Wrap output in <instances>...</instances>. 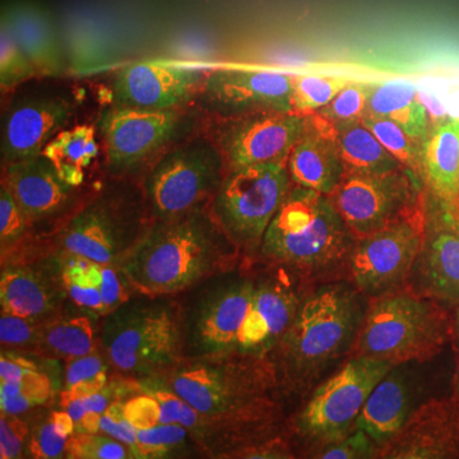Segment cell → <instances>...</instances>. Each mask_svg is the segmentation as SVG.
<instances>
[{
    "label": "cell",
    "mask_w": 459,
    "mask_h": 459,
    "mask_svg": "<svg viewBox=\"0 0 459 459\" xmlns=\"http://www.w3.org/2000/svg\"><path fill=\"white\" fill-rule=\"evenodd\" d=\"M240 255L210 204L153 221L119 267L135 294L174 296L232 271Z\"/></svg>",
    "instance_id": "6da1fadb"
},
{
    "label": "cell",
    "mask_w": 459,
    "mask_h": 459,
    "mask_svg": "<svg viewBox=\"0 0 459 459\" xmlns=\"http://www.w3.org/2000/svg\"><path fill=\"white\" fill-rule=\"evenodd\" d=\"M152 223L141 181L105 177L53 234L30 243L54 255L120 265Z\"/></svg>",
    "instance_id": "7a4b0ae2"
},
{
    "label": "cell",
    "mask_w": 459,
    "mask_h": 459,
    "mask_svg": "<svg viewBox=\"0 0 459 459\" xmlns=\"http://www.w3.org/2000/svg\"><path fill=\"white\" fill-rule=\"evenodd\" d=\"M99 351L108 368L126 379L152 380L184 360L180 296L133 295L102 316Z\"/></svg>",
    "instance_id": "3957f363"
},
{
    "label": "cell",
    "mask_w": 459,
    "mask_h": 459,
    "mask_svg": "<svg viewBox=\"0 0 459 459\" xmlns=\"http://www.w3.org/2000/svg\"><path fill=\"white\" fill-rule=\"evenodd\" d=\"M234 353L184 359L170 373L151 380L198 411L197 425L190 431L255 420L264 411L273 371Z\"/></svg>",
    "instance_id": "277c9868"
},
{
    "label": "cell",
    "mask_w": 459,
    "mask_h": 459,
    "mask_svg": "<svg viewBox=\"0 0 459 459\" xmlns=\"http://www.w3.org/2000/svg\"><path fill=\"white\" fill-rule=\"evenodd\" d=\"M355 241L328 195L295 186L268 226L259 253L273 264L313 274L347 263Z\"/></svg>",
    "instance_id": "5b68a950"
},
{
    "label": "cell",
    "mask_w": 459,
    "mask_h": 459,
    "mask_svg": "<svg viewBox=\"0 0 459 459\" xmlns=\"http://www.w3.org/2000/svg\"><path fill=\"white\" fill-rule=\"evenodd\" d=\"M204 115L197 105L168 110L108 105L96 122L105 177L142 181L169 148L204 131Z\"/></svg>",
    "instance_id": "8992f818"
},
{
    "label": "cell",
    "mask_w": 459,
    "mask_h": 459,
    "mask_svg": "<svg viewBox=\"0 0 459 459\" xmlns=\"http://www.w3.org/2000/svg\"><path fill=\"white\" fill-rule=\"evenodd\" d=\"M448 340V319L427 296L392 292L376 298L356 338V355L394 364L433 358Z\"/></svg>",
    "instance_id": "52a82bcc"
},
{
    "label": "cell",
    "mask_w": 459,
    "mask_h": 459,
    "mask_svg": "<svg viewBox=\"0 0 459 459\" xmlns=\"http://www.w3.org/2000/svg\"><path fill=\"white\" fill-rule=\"evenodd\" d=\"M364 316L358 294L342 285L307 296L279 341L286 369L296 376L322 369L351 346Z\"/></svg>",
    "instance_id": "ba28073f"
},
{
    "label": "cell",
    "mask_w": 459,
    "mask_h": 459,
    "mask_svg": "<svg viewBox=\"0 0 459 459\" xmlns=\"http://www.w3.org/2000/svg\"><path fill=\"white\" fill-rule=\"evenodd\" d=\"M226 174L223 157L204 129L169 148L141 181L153 221L210 205Z\"/></svg>",
    "instance_id": "9c48e42d"
},
{
    "label": "cell",
    "mask_w": 459,
    "mask_h": 459,
    "mask_svg": "<svg viewBox=\"0 0 459 459\" xmlns=\"http://www.w3.org/2000/svg\"><path fill=\"white\" fill-rule=\"evenodd\" d=\"M216 274L180 294L184 359L240 352V333L252 307L255 280Z\"/></svg>",
    "instance_id": "30bf717a"
},
{
    "label": "cell",
    "mask_w": 459,
    "mask_h": 459,
    "mask_svg": "<svg viewBox=\"0 0 459 459\" xmlns=\"http://www.w3.org/2000/svg\"><path fill=\"white\" fill-rule=\"evenodd\" d=\"M292 188L287 162L229 171L211 210L240 252L261 250L265 231Z\"/></svg>",
    "instance_id": "8fae6325"
},
{
    "label": "cell",
    "mask_w": 459,
    "mask_h": 459,
    "mask_svg": "<svg viewBox=\"0 0 459 459\" xmlns=\"http://www.w3.org/2000/svg\"><path fill=\"white\" fill-rule=\"evenodd\" d=\"M57 78L35 77L12 91L2 115V168L39 155L74 122L77 92Z\"/></svg>",
    "instance_id": "7c38bea8"
},
{
    "label": "cell",
    "mask_w": 459,
    "mask_h": 459,
    "mask_svg": "<svg viewBox=\"0 0 459 459\" xmlns=\"http://www.w3.org/2000/svg\"><path fill=\"white\" fill-rule=\"evenodd\" d=\"M425 232L424 202L379 231L358 238L347 261L356 287L373 298L397 291L412 276Z\"/></svg>",
    "instance_id": "4fadbf2b"
},
{
    "label": "cell",
    "mask_w": 459,
    "mask_h": 459,
    "mask_svg": "<svg viewBox=\"0 0 459 459\" xmlns=\"http://www.w3.org/2000/svg\"><path fill=\"white\" fill-rule=\"evenodd\" d=\"M309 117L283 111H259L210 117L204 131L219 148L226 170L287 162L296 142L307 131Z\"/></svg>",
    "instance_id": "5bb4252c"
},
{
    "label": "cell",
    "mask_w": 459,
    "mask_h": 459,
    "mask_svg": "<svg viewBox=\"0 0 459 459\" xmlns=\"http://www.w3.org/2000/svg\"><path fill=\"white\" fill-rule=\"evenodd\" d=\"M419 179L407 168L385 174H344L328 197L358 240L424 204Z\"/></svg>",
    "instance_id": "9a60e30c"
},
{
    "label": "cell",
    "mask_w": 459,
    "mask_h": 459,
    "mask_svg": "<svg viewBox=\"0 0 459 459\" xmlns=\"http://www.w3.org/2000/svg\"><path fill=\"white\" fill-rule=\"evenodd\" d=\"M2 183L11 190L25 214L31 234L29 243L53 234L82 204L93 186L66 183L44 152L4 166Z\"/></svg>",
    "instance_id": "2e32d148"
},
{
    "label": "cell",
    "mask_w": 459,
    "mask_h": 459,
    "mask_svg": "<svg viewBox=\"0 0 459 459\" xmlns=\"http://www.w3.org/2000/svg\"><path fill=\"white\" fill-rule=\"evenodd\" d=\"M392 368L380 359L356 355L316 389L301 415V427L312 437L332 442L346 437L371 392Z\"/></svg>",
    "instance_id": "e0dca14e"
},
{
    "label": "cell",
    "mask_w": 459,
    "mask_h": 459,
    "mask_svg": "<svg viewBox=\"0 0 459 459\" xmlns=\"http://www.w3.org/2000/svg\"><path fill=\"white\" fill-rule=\"evenodd\" d=\"M66 294L62 256L32 246L2 261V314L45 320L65 313Z\"/></svg>",
    "instance_id": "ac0fdd59"
},
{
    "label": "cell",
    "mask_w": 459,
    "mask_h": 459,
    "mask_svg": "<svg viewBox=\"0 0 459 459\" xmlns=\"http://www.w3.org/2000/svg\"><path fill=\"white\" fill-rule=\"evenodd\" d=\"M294 78L279 72L217 69L205 77L195 105L210 117L259 111L292 113Z\"/></svg>",
    "instance_id": "d6986e66"
},
{
    "label": "cell",
    "mask_w": 459,
    "mask_h": 459,
    "mask_svg": "<svg viewBox=\"0 0 459 459\" xmlns=\"http://www.w3.org/2000/svg\"><path fill=\"white\" fill-rule=\"evenodd\" d=\"M207 74L201 68L166 63L123 66L111 82V104L147 110L192 107Z\"/></svg>",
    "instance_id": "ffe728a7"
},
{
    "label": "cell",
    "mask_w": 459,
    "mask_h": 459,
    "mask_svg": "<svg viewBox=\"0 0 459 459\" xmlns=\"http://www.w3.org/2000/svg\"><path fill=\"white\" fill-rule=\"evenodd\" d=\"M385 458H452L459 455V403L434 401L421 407L388 440Z\"/></svg>",
    "instance_id": "44dd1931"
},
{
    "label": "cell",
    "mask_w": 459,
    "mask_h": 459,
    "mask_svg": "<svg viewBox=\"0 0 459 459\" xmlns=\"http://www.w3.org/2000/svg\"><path fill=\"white\" fill-rule=\"evenodd\" d=\"M443 207V205H442ZM442 221L430 222L418 262L413 268L422 296L446 304L459 303V223L443 207Z\"/></svg>",
    "instance_id": "7402d4cb"
},
{
    "label": "cell",
    "mask_w": 459,
    "mask_h": 459,
    "mask_svg": "<svg viewBox=\"0 0 459 459\" xmlns=\"http://www.w3.org/2000/svg\"><path fill=\"white\" fill-rule=\"evenodd\" d=\"M300 304L286 274L280 272L255 281L252 307L241 328L240 352H262L279 342Z\"/></svg>",
    "instance_id": "603a6c76"
},
{
    "label": "cell",
    "mask_w": 459,
    "mask_h": 459,
    "mask_svg": "<svg viewBox=\"0 0 459 459\" xmlns=\"http://www.w3.org/2000/svg\"><path fill=\"white\" fill-rule=\"evenodd\" d=\"M287 170L294 186L331 195L346 174L333 124L316 114L309 117L287 159Z\"/></svg>",
    "instance_id": "cb8c5ba5"
},
{
    "label": "cell",
    "mask_w": 459,
    "mask_h": 459,
    "mask_svg": "<svg viewBox=\"0 0 459 459\" xmlns=\"http://www.w3.org/2000/svg\"><path fill=\"white\" fill-rule=\"evenodd\" d=\"M2 25L7 27L40 77H60L65 60L56 27L49 14L32 0H12L3 4Z\"/></svg>",
    "instance_id": "d4e9b609"
},
{
    "label": "cell",
    "mask_w": 459,
    "mask_h": 459,
    "mask_svg": "<svg viewBox=\"0 0 459 459\" xmlns=\"http://www.w3.org/2000/svg\"><path fill=\"white\" fill-rule=\"evenodd\" d=\"M422 179L443 207L459 204V119L435 126L422 144Z\"/></svg>",
    "instance_id": "484cf974"
},
{
    "label": "cell",
    "mask_w": 459,
    "mask_h": 459,
    "mask_svg": "<svg viewBox=\"0 0 459 459\" xmlns=\"http://www.w3.org/2000/svg\"><path fill=\"white\" fill-rule=\"evenodd\" d=\"M409 409V386L403 377L389 371L365 402L356 428L365 431L374 442L386 443L406 424Z\"/></svg>",
    "instance_id": "4316f807"
},
{
    "label": "cell",
    "mask_w": 459,
    "mask_h": 459,
    "mask_svg": "<svg viewBox=\"0 0 459 459\" xmlns=\"http://www.w3.org/2000/svg\"><path fill=\"white\" fill-rule=\"evenodd\" d=\"M367 114L397 123L421 146L431 131L428 108L420 101L418 90L411 83H370Z\"/></svg>",
    "instance_id": "83f0119b"
},
{
    "label": "cell",
    "mask_w": 459,
    "mask_h": 459,
    "mask_svg": "<svg viewBox=\"0 0 459 459\" xmlns=\"http://www.w3.org/2000/svg\"><path fill=\"white\" fill-rule=\"evenodd\" d=\"M96 350L99 336L90 316L62 313L42 322L38 340L30 351L69 362Z\"/></svg>",
    "instance_id": "f1b7e54d"
},
{
    "label": "cell",
    "mask_w": 459,
    "mask_h": 459,
    "mask_svg": "<svg viewBox=\"0 0 459 459\" xmlns=\"http://www.w3.org/2000/svg\"><path fill=\"white\" fill-rule=\"evenodd\" d=\"M333 126L346 174H385L406 168L361 120Z\"/></svg>",
    "instance_id": "f546056e"
},
{
    "label": "cell",
    "mask_w": 459,
    "mask_h": 459,
    "mask_svg": "<svg viewBox=\"0 0 459 459\" xmlns=\"http://www.w3.org/2000/svg\"><path fill=\"white\" fill-rule=\"evenodd\" d=\"M100 151L95 126H78L60 132L42 152L56 166L66 183L84 186L87 169L99 159Z\"/></svg>",
    "instance_id": "4dcf8cb0"
},
{
    "label": "cell",
    "mask_w": 459,
    "mask_h": 459,
    "mask_svg": "<svg viewBox=\"0 0 459 459\" xmlns=\"http://www.w3.org/2000/svg\"><path fill=\"white\" fill-rule=\"evenodd\" d=\"M60 256L63 259V280L69 300L84 310L98 314V316H104V303L100 292L99 263L80 256Z\"/></svg>",
    "instance_id": "1f68e13d"
},
{
    "label": "cell",
    "mask_w": 459,
    "mask_h": 459,
    "mask_svg": "<svg viewBox=\"0 0 459 459\" xmlns=\"http://www.w3.org/2000/svg\"><path fill=\"white\" fill-rule=\"evenodd\" d=\"M362 124L401 162L410 169L416 177L422 178V146L412 140L402 126L386 117L367 114Z\"/></svg>",
    "instance_id": "d6a6232c"
},
{
    "label": "cell",
    "mask_w": 459,
    "mask_h": 459,
    "mask_svg": "<svg viewBox=\"0 0 459 459\" xmlns=\"http://www.w3.org/2000/svg\"><path fill=\"white\" fill-rule=\"evenodd\" d=\"M108 364L102 353L92 352L69 361L60 404L102 391L108 385Z\"/></svg>",
    "instance_id": "836d02e7"
},
{
    "label": "cell",
    "mask_w": 459,
    "mask_h": 459,
    "mask_svg": "<svg viewBox=\"0 0 459 459\" xmlns=\"http://www.w3.org/2000/svg\"><path fill=\"white\" fill-rule=\"evenodd\" d=\"M350 80L334 75H295L292 89V113L312 117L328 105L338 92L349 84Z\"/></svg>",
    "instance_id": "e575fe53"
},
{
    "label": "cell",
    "mask_w": 459,
    "mask_h": 459,
    "mask_svg": "<svg viewBox=\"0 0 459 459\" xmlns=\"http://www.w3.org/2000/svg\"><path fill=\"white\" fill-rule=\"evenodd\" d=\"M75 424L66 411H54L32 431L30 452L32 457L59 458L65 455Z\"/></svg>",
    "instance_id": "d590c367"
},
{
    "label": "cell",
    "mask_w": 459,
    "mask_h": 459,
    "mask_svg": "<svg viewBox=\"0 0 459 459\" xmlns=\"http://www.w3.org/2000/svg\"><path fill=\"white\" fill-rule=\"evenodd\" d=\"M35 77L40 75L30 57L7 27L0 25V86L3 95Z\"/></svg>",
    "instance_id": "8d00e7d4"
},
{
    "label": "cell",
    "mask_w": 459,
    "mask_h": 459,
    "mask_svg": "<svg viewBox=\"0 0 459 459\" xmlns=\"http://www.w3.org/2000/svg\"><path fill=\"white\" fill-rule=\"evenodd\" d=\"M30 226L25 214L4 183L0 188V249L2 259L13 255L29 243Z\"/></svg>",
    "instance_id": "74e56055"
},
{
    "label": "cell",
    "mask_w": 459,
    "mask_h": 459,
    "mask_svg": "<svg viewBox=\"0 0 459 459\" xmlns=\"http://www.w3.org/2000/svg\"><path fill=\"white\" fill-rule=\"evenodd\" d=\"M369 92L370 83L350 81L349 84L337 93L336 98L316 114L334 126L358 122L367 115Z\"/></svg>",
    "instance_id": "f35d334b"
},
{
    "label": "cell",
    "mask_w": 459,
    "mask_h": 459,
    "mask_svg": "<svg viewBox=\"0 0 459 459\" xmlns=\"http://www.w3.org/2000/svg\"><path fill=\"white\" fill-rule=\"evenodd\" d=\"M108 435L82 433L72 435L66 446L65 455L77 459H124L134 457L132 449Z\"/></svg>",
    "instance_id": "ab89813d"
},
{
    "label": "cell",
    "mask_w": 459,
    "mask_h": 459,
    "mask_svg": "<svg viewBox=\"0 0 459 459\" xmlns=\"http://www.w3.org/2000/svg\"><path fill=\"white\" fill-rule=\"evenodd\" d=\"M189 430L180 424H166L137 430L135 455L141 458L162 457L178 448L186 439Z\"/></svg>",
    "instance_id": "60d3db41"
},
{
    "label": "cell",
    "mask_w": 459,
    "mask_h": 459,
    "mask_svg": "<svg viewBox=\"0 0 459 459\" xmlns=\"http://www.w3.org/2000/svg\"><path fill=\"white\" fill-rule=\"evenodd\" d=\"M126 416L137 430H147L160 425L171 424L164 406L150 394L137 395L126 401Z\"/></svg>",
    "instance_id": "b9f144b4"
},
{
    "label": "cell",
    "mask_w": 459,
    "mask_h": 459,
    "mask_svg": "<svg viewBox=\"0 0 459 459\" xmlns=\"http://www.w3.org/2000/svg\"><path fill=\"white\" fill-rule=\"evenodd\" d=\"M42 322L38 320L22 318V316L2 314L0 318V342L3 347L12 349L31 350Z\"/></svg>",
    "instance_id": "7bdbcfd3"
},
{
    "label": "cell",
    "mask_w": 459,
    "mask_h": 459,
    "mask_svg": "<svg viewBox=\"0 0 459 459\" xmlns=\"http://www.w3.org/2000/svg\"><path fill=\"white\" fill-rule=\"evenodd\" d=\"M100 433L113 437L129 448L135 455L137 449V429L133 427L131 421L126 416V403L115 401L102 413L100 419Z\"/></svg>",
    "instance_id": "ee69618b"
},
{
    "label": "cell",
    "mask_w": 459,
    "mask_h": 459,
    "mask_svg": "<svg viewBox=\"0 0 459 459\" xmlns=\"http://www.w3.org/2000/svg\"><path fill=\"white\" fill-rule=\"evenodd\" d=\"M29 427L18 415L2 412L0 416V458H18L23 451Z\"/></svg>",
    "instance_id": "f6af8a7d"
},
{
    "label": "cell",
    "mask_w": 459,
    "mask_h": 459,
    "mask_svg": "<svg viewBox=\"0 0 459 459\" xmlns=\"http://www.w3.org/2000/svg\"><path fill=\"white\" fill-rule=\"evenodd\" d=\"M374 440L369 435L358 429L355 434L334 440L327 451L322 452L319 458L325 459H350L374 457L376 451Z\"/></svg>",
    "instance_id": "bcb514c9"
},
{
    "label": "cell",
    "mask_w": 459,
    "mask_h": 459,
    "mask_svg": "<svg viewBox=\"0 0 459 459\" xmlns=\"http://www.w3.org/2000/svg\"><path fill=\"white\" fill-rule=\"evenodd\" d=\"M53 394L49 377L41 373V371H36V373L30 374L22 379L16 380V382H7L0 385V400H7V398L18 394Z\"/></svg>",
    "instance_id": "7dc6e473"
},
{
    "label": "cell",
    "mask_w": 459,
    "mask_h": 459,
    "mask_svg": "<svg viewBox=\"0 0 459 459\" xmlns=\"http://www.w3.org/2000/svg\"><path fill=\"white\" fill-rule=\"evenodd\" d=\"M36 371L40 370L38 369L35 362L27 360L26 358L16 353L3 351L0 358V382H16Z\"/></svg>",
    "instance_id": "c3c4849f"
},
{
    "label": "cell",
    "mask_w": 459,
    "mask_h": 459,
    "mask_svg": "<svg viewBox=\"0 0 459 459\" xmlns=\"http://www.w3.org/2000/svg\"><path fill=\"white\" fill-rule=\"evenodd\" d=\"M50 397L51 394H18L7 400H0V409L2 412L20 415L33 407L42 406L49 401Z\"/></svg>",
    "instance_id": "681fc988"
},
{
    "label": "cell",
    "mask_w": 459,
    "mask_h": 459,
    "mask_svg": "<svg viewBox=\"0 0 459 459\" xmlns=\"http://www.w3.org/2000/svg\"><path fill=\"white\" fill-rule=\"evenodd\" d=\"M110 397L111 394L107 391V386H105L102 391L98 392V394L87 395V397H84L87 411H89V412H95L99 413V415H102V413L105 412V410L113 403Z\"/></svg>",
    "instance_id": "f907efd6"
},
{
    "label": "cell",
    "mask_w": 459,
    "mask_h": 459,
    "mask_svg": "<svg viewBox=\"0 0 459 459\" xmlns=\"http://www.w3.org/2000/svg\"><path fill=\"white\" fill-rule=\"evenodd\" d=\"M63 409L69 413L72 419H74V424L77 425L89 413L86 407V402L84 397L75 398V400L69 401L68 403L63 404Z\"/></svg>",
    "instance_id": "816d5d0a"
},
{
    "label": "cell",
    "mask_w": 459,
    "mask_h": 459,
    "mask_svg": "<svg viewBox=\"0 0 459 459\" xmlns=\"http://www.w3.org/2000/svg\"><path fill=\"white\" fill-rule=\"evenodd\" d=\"M455 219H457V221L459 223V204H458V208H457V211H455Z\"/></svg>",
    "instance_id": "f5cc1de1"
},
{
    "label": "cell",
    "mask_w": 459,
    "mask_h": 459,
    "mask_svg": "<svg viewBox=\"0 0 459 459\" xmlns=\"http://www.w3.org/2000/svg\"><path fill=\"white\" fill-rule=\"evenodd\" d=\"M457 325H458V332H459V309H458Z\"/></svg>",
    "instance_id": "db71d44e"
},
{
    "label": "cell",
    "mask_w": 459,
    "mask_h": 459,
    "mask_svg": "<svg viewBox=\"0 0 459 459\" xmlns=\"http://www.w3.org/2000/svg\"><path fill=\"white\" fill-rule=\"evenodd\" d=\"M458 391H459V369H458Z\"/></svg>",
    "instance_id": "11a10c76"
}]
</instances>
